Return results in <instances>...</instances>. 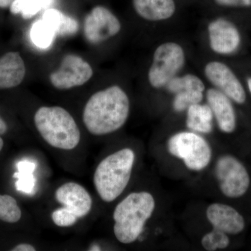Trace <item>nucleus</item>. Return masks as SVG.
Wrapping results in <instances>:
<instances>
[{
    "mask_svg": "<svg viewBox=\"0 0 251 251\" xmlns=\"http://www.w3.org/2000/svg\"><path fill=\"white\" fill-rule=\"evenodd\" d=\"M55 198L78 218L90 213L92 206V199L83 186L75 182H68L57 188Z\"/></svg>",
    "mask_w": 251,
    "mask_h": 251,
    "instance_id": "obj_14",
    "label": "nucleus"
},
{
    "mask_svg": "<svg viewBox=\"0 0 251 251\" xmlns=\"http://www.w3.org/2000/svg\"><path fill=\"white\" fill-rule=\"evenodd\" d=\"M209 40L213 50L220 54H230L239 48L240 34L232 23L218 19L209 24Z\"/></svg>",
    "mask_w": 251,
    "mask_h": 251,
    "instance_id": "obj_13",
    "label": "nucleus"
},
{
    "mask_svg": "<svg viewBox=\"0 0 251 251\" xmlns=\"http://www.w3.org/2000/svg\"><path fill=\"white\" fill-rule=\"evenodd\" d=\"M52 221L59 227H70L77 222L78 217L67 207L59 208L52 212Z\"/></svg>",
    "mask_w": 251,
    "mask_h": 251,
    "instance_id": "obj_25",
    "label": "nucleus"
},
{
    "mask_svg": "<svg viewBox=\"0 0 251 251\" xmlns=\"http://www.w3.org/2000/svg\"><path fill=\"white\" fill-rule=\"evenodd\" d=\"M229 243L230 240L228 234L214 228L204 234L201 240L202 247L209 251L226 249L229 245Z\"/></svg>",
    "mask_w": 251,
    "mask_h": 251,
    "instance_id": "obj_24",
    "label": "nucleus"
},
{
    "mask_svg": "<svg viewBox=\"0 0 251 251\" xmlns=\"http://www.w3.org/2000/svg\"><path fill=\"white\" fill-rule=\"evenodd\" d=\"M248 86H249V91H250L251 94V77L248 80Z\"/></svg>",
    "mask_w": 251,
    "mask_h": 251,
    "instance_id": "obj_32",
    "label": "nucleus"
},
{
    "mask_svg": "<svg viewBox=\"0 0 251 251\" xmlns=\"http://www.w3.org/2000/svg\"><path fill=\"white\" fill-rule=\"evenodd\" d=\"M22 212L14 198L8 195H0V220L14 224L21 219Z\"/></svg>",
    "mask_w": 251,
    "mask_h": 251,
    "instance_id": "obj_23",
    "label": "nucleus"
},
{
    "mask_svg": "<svg viewBox=\"0 0 251 251\" xmlns=\"http://www.w3.org/2000/svg\"><path fill=\"white\" fill-rule=\"evenodd\" d=\"M90 251H100V248L99 247H97V246H94V247H92L91 248Z\"/></svg>",
    "mask_w": 251,
    "mask_h": 251,
    "instance_id": "obj_31",
    "label": "nucleus"
},
{
    "mask_svg": "<svg viewBox=\"0 0 251 251\" xmlns=\"http://www.w3.org/2000/svg\"><path fill=\"white\" fill-rule=\"evenodd\" d=\"M134 163V151L125 148L99 163L94 173V184L104 202H111L124 192L129 183Z\"/></svg>",
    "mask_w": 251,
    "mask_h": 251,
    "instance_id": "obj_3",
    "label": "nucleus"
},
{
    "mask_svg": "<svg viewBox=\"0 0 251 251\" xmlns=\"http://www.w3.org/2000/svg\"><path fill=\"white\" fill-rule=\"evenodd\" d=\"M34 123L41 137L53 148L71 150L80 143V132L76 122L62 107L38 109Z\"/></svg>",
    "mask_w": 251,
    "mask_h": 251,
    "instance_id": "obj_4",
    "label": "nucleus"
},
{
    "mask_svg": "<svg viewBox=\"0 0 251 251\" xmlns=\"http://www.w3.org/2000/svg\"><path fill=\"white\" fill-rule=\"evenodd\" d=\"M135 11L148 21H163L175 11L174 0H133Z\"/></svg>",
    "mask_w": 251,
    "mask_h": 251,
    "instance_id": "obj_17",
    "label": "nucleus"
},
{
    "mask_svg": "<svg viewBox=\"0 0 251 251\" xmlns=\"http://www.w3.org/2000/svg\"><path fill=\"white\" fill-rule=\"evenodd\" d=\"M88 62L76 54H69L63 58L60 67L50 75V81L58 90H69L83 85L93 75Z\"/></svg>",
    "mask_w": 251,
    "mask_h": 251,
    "instance_id": "obj_8",
    "label": "nucleus"
},
{
    "mask_svg": "<svg viewBox=\"0 0 251 251\" xmlns=\"http://www.w3.org/2000/svg\"><path fill=\"white\" fill-rule=\"evenodd\" d=\"M206 216L213 228L235 235L245 228V220L240 213L228 204L213 203L208 206Z\"/></svg>",
    "mask_w": 251,
    "mask_h": 251,
    "instance_id": "obj_12",
    "label": "nucleus"
},
{
    "mask_svg": "<svg viewBox=\"0 0 251 251\" xmlns=\"http://www.w3.org/2000/svg\"><path fill=\"white\" fill-rule=\"evenodd\" d=\"M53 27L57 35L69 36L75 34L78 30V23L76 20L63 14L56 9H48L42 16Z\"/></svg>",
    "mask_w": 251,
    "mask_h": 251,
    "instance_id": "obj_19",
    "label": "nucleus"
},
{
    "mask_svg": "<svg viewBox=\"0 0 251 251\" xmlns=\"http://www.w3.org/2000/svg\"><path fill=\"white\" fill-rule=\"evenodd\" d=\"M14 0H0V8H6L11 4Z\"/></svg>",
    "mask_w": 251,
    "mask_h": 251,
    "instance_id": "obj_29",
    "label": "nucleus"
},
{
    "mask_svg": "<svg viewBox=\"0 0 251 251\" xmlns=\"http://www.w3.org/2000/svg\"><path fill=\"white\" fill-rule=\"evenodd\" d=\"M155 206L152 195L145 191L130 193L119 203L113 213L114 234L117 240L125 244L136 241Z\"/></svg>",
    "mask_w": 251,
    "mask_h": 251,
    "instance_id": "obj_2",
    "label": "nucleus"
},
{
    "mask_svg": "<svg viewBox=\"0 0 251 251\" xmlns=\"http://www.w3.org/2000/svg\"><path fill=\"white\" fill-rule=\"evenodd\" d=\"M128 96L115 85L93 94L84 108L83 122L92 134L103 135L122 128L129 115Z\"/></svg>",
    "mask_w": 251,
    "mask_h": 251,
    "instance_id": "obj_1",
    "label": "nucleus"
},
{
    "mask_svg": "<svg viewBox=\"0 0 251 251\" xmlns=\"http://www.w3.org/2000/svg\"><path fill=\"white\" fill-rule=\"evenodd\" d=\"M7 130V125L4 120L0 117V135L4 134Z\"/></svg>",
    "mask_w": 251,
    "mask_h": 251,
    "instance_id": "obj_28",
    "label": "nucleus"
},
{
    "mask_svg": "<svg viewBox=\"0 0 251 251\" xmlns=\"http://www.w3.org/2000/svg\"><path fill=\"white\" fill-rule=\"evenodd\" d=\"M213 115L209 105L193 104L188 108L186 126L195 133H210L213 129Z\"/></svg>",
    "mask_w": 251,
    "mask_h": 251,
    "instance_id": "obj_18",
    "label": "nucleus"
},
{
    "mask_svg": "<svg viewBox=\"0 0 251 251\" xmlns=\"http://www.w3.org/2000/svg\"><path fill=\"white\" fill-rule=\"evenodd\" d=\"M215 175L221 192L229 198L242 197L250 186V176L247 168L231 155H224L217 160Z\"/></svg>",
    "mask_w": 251,
    "mask_h": 251,
    "instance_id": "obj_6",
    "label": "nucleus"
},
{
    "mask_svg": "<svg viewBox=\"0 0 251 251\" xmlns=\"http://www.w3.org/2000/svg\"><path fill=\"white\" fill-rule=\"evenodd\" d=\"M121 24L111 11L103 6H96L87 15L84 24L87 40L97 44L118 34Z\"/></svg>",
    "mask_w": 251,
    "mask_h": 251,
    "instance_id": "obj_9",
    "label": "nucleus"
},
{
    "mask_svg": "<svg viewBox=\"0 0 251 251\" xmlns=\"http://www.w3.org/2000/svg\"><path fill=\"white\" fill-rule=\"evenodd\" d=\"M182 48L175 43H166L158 48L153 55V64L149 71V81L155 88L166 86L184 66Z\"/></svg>",
    "mask_w": 251,
    "mask_h": 251,
    "instance_id": "obj_7",
    "label": "nucleus"
},
{
    "mask_svg": "<svg viewBox=\"0 0 251 251\" xmlns=\"http://www.w3.org/2000/svg\"><path fill=\"white\" fill-rule=\"evenodd\" d=\"M206 76L219 90L239 104L246 101L245 90L232 71L219 62L209 63L205 67Z\"/></svg>",
    "mask_w": 251,
    "mask_h": 251,
    "instance_id": "obj_11",
    "label": "nucleus"
},
{
    "mask_svg": "<svg viewBox=\"0 0 251 251\" xmlns=\"http://www.w3.org/2000/svg\"><path fill=\"white\" fill-rule=\"evenodd\" d=\"M3 146H4V141H3L2 138L0 137V151L2 150Z\"/></svg>",
    "mask_w": 251,
    "mask_h": 251,
    "instance_id": "obj_30",
    "label": "nucleus"
},
{
    "mask_svg": "<svg viewBox=\"0 0 251 251\" xmlns=\"http://www.w3.org/2000/svg\"><path fill=\"white\" fill-rule=\"evenodd\" d=\"M206 99L221 131L232 133L237 121L230 99L219 90L209 89L206 92Z\"/></svg>",
    "mask_w": 251,
    "mask_h": 251,
    "instance_id": "obj_15",
    "label": "nucleus"
},
{
    "mask_svg": "<svg viewBox=\"0 0 251 251\" xmlns=\"http://www.w3.org/2000/svg\"><path fill=\"white\" fill-rule=\"evenodd\" d=\"M26 68L18 52H7L0 57V90L17 87L24 80Z\"/></svg>",
    "mask_w": 251,
    "mask_h": 251,
    "instance_id": "obj_16",
    "label": "nucleus"
},
{
    "mask_svg": "<svg viewBox=\"0 0 251 251\" xmlns=\"http://www.w3.org/2000/svg\"><path fill=\"white\" fill-rule=\"evenodd\" d=\"M172 156L184 162L188 169L201 171L209 166L212 151L210 145L195 132H179L173 135L167 143Z\"/></svg>",
    "mask_w": 251,
    "mask_h": 251,
    "instance_id": "obj_5",
    "label": "nucleus"
},
{
    "mask_svg": "<svg viewBox=\"0 0 251 251\" xmlns=\"http://www.w3.org/2000/svg\"><path fill=\"white\" fill-rule=\"evenodd\" d=\"M216 2L222 6L233 7H249L251 6V0H215Z\"/></svg>",
    "mask_w": 251,
    "mask_h": 251,
    "instance_id": "obj_26",
    "label": "nucleus"
},
{
    "mask_svg": "<svg viewBox=\"0 0 251 251\" xmlns=\"http://www.w3.org/2000/svg\"><path fill=\"white\" fill-rule=\"evenodd\" d=\"M16 167L18 172L14 175V177L17 179L16 182V189L20 192L31 194L34 192L36 185V179L34 175L35 163L24 160L18 162Z\"/></svg>",
    "mask_w": 251,
    "mask_h": 251,
    "instance_id": "obj_20",
    "label": "nucleus"
},
{
    "mask_svg": "<svg viewBox=\"0 0 251 251\" xmlns=\"http://www.w3.org/2000/svg\"><path fill=\"white\" fill-rule=\"evenodd\" d=\"M54 0H14L10 5L13 14H21L25 19H29L42 10L49 9Z\"/></svg>",
    "mask_w": 251,
    "mask_h": 251,
    "instance_id": "obj_22",
    "label": "nucleus"
},
{
    "mask_svg": "<svg viewBox=\"0 0 251 251\" xmlns=\"http://www.w3.org/2000/svg\"><path fill=\"white\" fill-rule=\"evenodd\" d=\"M166 87L170 92L175 94L173 108L176 112L184 111L191 105L202 101L204 85L196 75L188 74L173 77Z\"/></svg>",
    "mask_w": 251,
    "mask_h": 251,
    "instance_id": "obj_10",
    "label": "nucleus"
},
{
    "mask_svg": "<svg viewBox=\"0 0 251 251\" xmlns=\"http://www.w3.org/2000/svg\"><path fill=\"white\" fill-rule=\"evenodd\" d=\"M57 36L53 27L46 20L36 21L31 27L30 37L33 44L41 49H49Z\"/></svg>",
    "mask_w": 251,
    "mask_h": 251,
    "instance_id": "obj_21",
    "label": "nucleus"
},
{
    "mask_svg": "<svg viewBox=\"0 0 251 251\" xmlns=\"http://www.w3.org/2000/svg\"><path fill=\"white\" fill-rule=\"evenodd\" d=\"M13 251H35L36 249L33 246L28 244H21L19 245L16 246L14 249H12Z\"/></svg>",
    "mask_w": 251,
    "mask_h": 251,
    "instance_id": "obj_27",
    "label": "nucleus"
}]
</instances>
